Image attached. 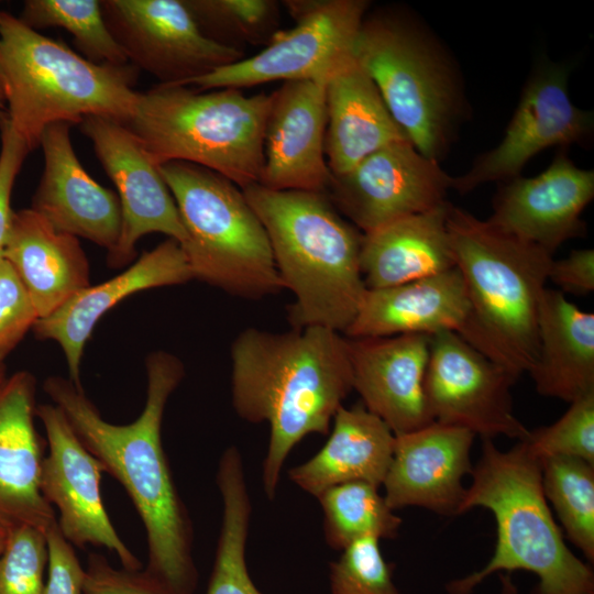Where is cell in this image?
Segmentation results:
<instances>
[{
	"instance_id": "19",
	"label": "cell",
	"mask_w": 594,
	"mask_h": 594,
	"mask_svg": "<svg viewBox=\"0 0 594 594\" xmlns=\"http://www.w3.org/2000/svg\"><path fill=\"white\" fill-rule=\"evenodd\" d=\"M346 342L353 389L395 436L435 422L424 393L430 336L346 338Z\"/></svg>"
},
{
	"instance_id": "42",
	"label": "cell",
	"mask_w": 594,
	"mask_h": 594,
	"mask_svg": "<svg viewBox=\"0 0 594 594\" xmlns=\"http://www.w3.org/2000/svg\"><path fill=\"white\" fill-rule=\"evenodd\" d=\"M561 293L579 296L594 290V251L593 249L573 250L566 257L552 261L549 276Z\"/></svg>"
},
{
	"instance_id": "36",
	"label": "cell",
	"mask_w": 594,
	"mask_h": 594,
	"mask_svg": "<svg viewBox=\"0 0 594 594\" xmlns=\"http://www.w3.org/2000/svg\"><path fill=\"white\" fill-rule=\"evenodd\" d=\"M46 535L31 526L11 528L0 553V594H43Z\"/></svg>"
},
{
	"instance_id": "29",
	"label": "cell",
	"mask_w": 594,
	"mask_h": 594,
	"mask_svg": "<svg viewBox=\"0 0 594 594\" xmlns=\"http://www.w3.org/2000/svg\"><path fill=\"white\" fill-rule=\"evenodd\" d=\"M538 356L528 372L537 392L568 403L594 393V315L558 289L542 293Z\"/></svg>"
},
{
	"instance_id": "27",
	"label": "cell",
	"mask_w": 594,
	"mask_h": 594,
	"mask_svg": "<svg viewBox=\"0 0 594 594\" xmlns=\"http://www.w3.org/2000/svg\"><path fill=\"white\" fill-rule=\"evenodd\" d=\"M446 201L425 212L363 233L361 273L366 289L396 286L455 267Z\"/></svg>"
},
{
	"instance_id": "46",
	"label": "cell",
	"mask_w": 594,
	"mask_h": 594,
	"mask_svg": "<svg viewBox=\"0 0 594 594\" xmlns=\"http://www.w3.org/2000/svg\"><path fill=\"white\" fill-rule=\"evenodd\" d=\"M2 257V251H0V258Z\"/></svg>"
},
{
	"instance_id": "7",
	"label": "cell",
	"mask_w": 594,
	"mask_h": 594,
	"mask_svg": "<svg viewBox=\"0 0 594 594\" xmlns=\"http://www.w3.org/2000/svg\"><path fill=\"white\" fill-rule=\"evenodd\" d=\"M354 55L410 143L440 163L469 112L449 51L413 13L387 9L366 13Z\"/></svg>"
},
{
	"instance_id": "15",
	"label": "cell",
	"mask_w": 594,
	"mask_h": 594,
	"mask_svg": "<svg viewBox=\"0 0 594 594\" xmlns=\"http://www.w3.org/2000/svg\"><path fill=\"white\" fill-rule=\"evenodd\" d=\"M440 163L409 141L370 154L350 170L332 175L326 190L332 205L363 233L446 202L452 186Z\"/></svg>"
},
{
	"instance_id": "6",
	"label": "cell",
	"mask_w": 594,
	"mask_h": 594,
	"mask_svg": "<svg viewBox=\"0 0 594 594\" xmlns=\"http://www.w3.org/2000/svg\"><path fill=\"white\" fill-rule=\"evenodd\" d=\"M132 64H96L0 12V84L8 120L32 151L54 123L103 117L125 124L139 98Z\"/></svg>"
},
{
	"instance_id": "43",
	"label": "cell",
	"mask_w": 594,
	"mask_h": 594,
	"mask_svg": "<svg viewBox=\"0 0 594 594\" xmlns=\"http://www.w3.org/2000/svg\"><path fill=\"white\" fill-rule=\"evenodd\" d=\"M12 527V525L0 518V553L6 547Z\"/></svg>"
},
{
	"instance_id": "33",
	"label": "cell",
	"mask_w": 594,
	"mask_h": 594,
	"mask_svg": "<svg viewBox=\"0 0 594 594\" xmlns=\"http://www.w3.org/2000/svg\"><path fill=\"white\" fill-rule=\"evenodd\" d=\"M19 19L35 31L46 28L66 30L82 56L92 63H129L107 26L98 0H26Z\"/></svg>"
},
{
	"instance_id": "1",
	"label": "cell",
	"mask_w": 594,
	"mask_h": 594,
	"mask_svg": "<svg viewBox=\"0 0 594 594\" xmlns=\"http://www.w3.org/2000/svg\"><path fill=\"white\" fill-rule=\"evenodd\" d=\"M145 369V404L140 416L128 425L105 420L82 387L69 378L48 376L43 389L133 503L146 536L145 569L175 594H194L198 572L193 556V524L162 442L165 407L184 378L185 367L176 355L158 350L147 355Z\"/></svg>"
},
{
	"instance_id": "12",
	"label": "cell",
	"mask_w": 594,
	"mask_h": 594,
	"mask_svg": "<svg viewBox=\"0 0 594 594\" xmlns=\"http://www.w3.org/2000/svg\"><path fill=\"white\" fill-rule=\"evenodd\" d=\"M517 380L458 333L430 336L424 393L435 422L466 429L483 439L525 440L529 429L516 417L510 394Z\"/></svg>"
},
{
	"instance_id": "22",
	"label": "cell",
	"mask_w": 594,
	"mask_h": 594,
	"mask_svg": "<svg viewBox=\"0 0 594 594\" xmlns=\"http://www.w3.org/2000/svg\"><path fill=\"white\" fill-rule=\"evenodd\" d=\"M194 274L182 245L167 239L142 255L119 275L74 294L50 316L37 319L38 340L59 344L72 380L80 383V362L87 341L99 319L124 298L151 288L185 284Z\"/></svg>"
},
{
	"instance_id": "32",
	"label": "cell",
	"mask_w": 594,
	"mask_h": 594,
	"mask_svg": "<svg viewBox=\"0 0 594 594\" xmlns=\"http://www.w3.org/2000/svg\"><path fill=\"white\" fill-rule=\"evenodd\" d=\"M542 490L568 538L594 561V464L552 457L541 461Z\"/></svg>"
},
{
	"instance_id": "24",
	"label": "cell",
	"mask_w": 594,
	"mask_h": 594,
	"mask_svg": "<svg viewBox=\"0 0 594 594\" xmlns=\"http://www.w3.org/2000/svg\"><path fill=\"white\" fill-rule=\"evenodd\" d=\"M470 316L466 288L454 267L409 283L366 289L344 333L354 339L452 331L463 338Z\"/></svg>"
},
{
	"instance_id": "9",
	"label": "cell",
	"mask_w": 594,
	"mask_h": 594,
	"mask_svg": "<svg viewBox=\"0 0 594 594\" xmlns=\"http://www.w3.org/2000/svg\"><path fill=\"white\" fill-rule=\"evenodd\" d=\"M158 168L187 234L182 248L194 279L249 299L284 288L266 231L240 187L187 162Z\"/></svg>"
},
{
	"instance_id": "11",
	"label": "cell",
	"mask_w": 594,
	"mask_h": 594,
	"mask_svg": "<svg viewBox=\"0 0 594 594\" xmlns=\"http://www.w3.org/2000/svg\"><path fill=\"white\" fill-rule=\"evenodd\" d=\"M100 3L107 26L129 63L161 85H187L245 57L242 50L206 36L184 0Z\"/></svg>"
},
{
	"instance_id": "34",
	"label": "cell",
	"mask_w": 594,
	"mask_h": 594,
	"mask_svg": "<svg viewBox=\"0 0 594 594\" xmlns=\"http://www.w3.org/2000/svg\"><path fill=\"white\" fill-rule=\"evenodd\" d=\"M184 1L201 32L223 45H266L278 31L279 3L273 0Z\"/></svg>"
},
{
	"instance_id": "44",
	"label": "cell",
	"mask_w": 594,
	"mask_h": 594,
	"mask_svg": "<svg viewBox=\"0 0 594 594\" xmlns=\"http://www.w3.org/2000/svg\"><path fill=\"white\" fill-rule=\"evenodd\" d=\"M8 119L7 102L3 94V89L0 84V124Z\"/></svg>"
},
{
	"instance_id": "17",
	"label": "cell",
	"mask_w": 594,
	"mask_h": 594,
	"mask_svg": "<svg viewBox=\"0 0 594 594\" xmlns=\"http://www.w3.org/2000/svg\"><path fill=\"white\" fill-rule=\"evenodd\" d=\"M593 198L594 172L579 168L560 148L539 175L501 183L486 221L553 256L561 244L585 232L581 216Z\"/></svg>"
},
{
	"instance_id": "31",
	"label": "cell",
	"mask_w": 594,
	"mask_h": 594,
	"mask_svg": "<svg viewBox=\"0 0 594 594\" xmlns=\"http://www.w3.org/2000/svg\"><path fill=\"white\" fill-rule=\"evenodd\" d=\"M323 514V534L328 546L344 550L363 539H393L402 526L398 517L378 493L365 482L332 486L317 496Z\"/></svg>"
},
{
	"instance_id": "20",
	"label": "cell",
	"mask_w": 594,
	"mask_h": 594,
	"mask_svg": "<svg viewBox=\"0 0 594 594\" xmlns=\"http://www.w3.org/2000/svg\"><path fill=\"white\" fill-rule=\"evenodd\" d=\"M69 127L64 122L51 124L41 136L44 169L31 209L56 230L110 252L121 233L120 200L82 167L73 148Z\"/></svg>"
},
{
	"instance_id": "45",
	"label": "cell",
	"mask_w": 594,
	"mask_h": 594,
	"mask_svg": "<svg viewBox=\"0 0 594 594\" xmlns=\"http://www.w3.org/2000/svg\"><path fill=\"white\" fill-rule=\"evenodd\" d=\"M7 367L4 363H0V384L7 378Z\"/></svg>"
},
{
	"instance_id": "10",
	"label": "cell",
	"mask_w": 594,
	"mask_h": 594,
	"mask_svg": "<svg viewBox=\"0 0 594 594\" xmlns=\"http://www.w3.org/2000/svg\"><path fill=\"white\" fill-rule=\"evenodd\" d=\"M296 22L278 30L257 54L223 66L185 86L199 90L253 87L270 81L323 80L351 62L370 2L288 0Z\"/></svg>"
},
{
	"instance_id": "13",
	"label": "cell",
	"mask_w": 594,
	"mask_h": 594,
	"mask_svg": "<svg viewBox=\"0 0 594 594\" xmlns=\"http://www.w3.org/2000/svg\"><path fill=\"white\" fill-rule=\"evenodd\" d=\"M568 77L564 65H539L521 90L502 141L477 156L466 173L453 177L451 188L464 195L487 183H503L520 176L524 166L546 148L590 144L593 112L572 102Z\"/></svg>"
},
{
	"instance_id": "30",
	"label": "cell",
	"mask_w": 594,
	"mask_h": 594,
	"mask_svg": "<svg viewBox=\"0 0 594 594\" xmlns=\"http://www.w3.org/2000/svg\"><path fill=\"white\" fill-rule=\"evenodd\" d=\"M216 479L222 499V521L206 594H263L246 563L252 506L238 448L229 447L223 451Z\"/></svg>"
},
{
	"instance_id": "38",
	"label": "cell",
	"mask_w": 594,
	"mask_h": 594,
	"mask_svg": "<svg viewBox=\"0 0 594 594\" xmlns=\"http://www.w3.org/2000/svg\"><path fill=\"white\" fill-rule=\"evenodd\" d=\"M38 319L32 300L10 263L0 258V363Z\"/></svg>"
},
{
	"instance_id": "14",
	"label": "cell",
	"mask_w": 594,
	"mask_h": 594,
	"mask_svg": "<svg viewBox=\"0 0 594 594\" xmlns=\"http://www.w3.org/2000/svg\"><path fill=\"white\" fill-rule=\"evenodd\" d=\"M46 433L40 488L57 508V525L74 547H102L116 553L121 566L142 569L139 558L117 532L103 504L102 463L82 444L63 411L53 403L36 407Z\"/></svg>"
},
{
	"instance_id": "35",
	"label": "cell",
	"mask_w": 594,
	"mask_h": 594,
	"mask_svg": "<svg viewBox=\"0 0 594 594\" xmlns=\"http://www.w3.org/2000/svg\"><path fill=\"white\" fill-rule=\"evenodd\" d=\"M570 404L554 424L529 430L521 441L540 462L552 457H570L594 464V393Z\"/></svg>"
},
{
	"instance_id": "16",
	"label": "cell",
	"mask_w": 594,
	"mask_h": 594,
	"mask_svg": "<svg viewBox=\"0 0 594 594\" xmlns=\"http://www.w3.org/2000/svg\"><path fill=\"white\" fill-rule=\"evenodd\" d=\"M79 129L90 140L119 195L122 227L116 246L108 252V265L120 268L130 264L139 240L150 233L166 234L183 245L187 234L170 190L131 131L103 117L85 118Z\"/></svg>"
},
{
	"instance_id": "4",
	"label": "cell",
	"mask_w": 594,
	"mask_h": 594,
	"mask_svg": "<svg viewBox=\"0 0 594 594\" xmlns=\"http://www.w3.org/2000/svg\"><path fill=\"white\" fill-rule=\"evenodd\" d=\"M447 230L471 307L463 339L518 378L538 356L539 306L553 257L453 205Z\"/></svg>"
},
{
	"instance_id": "5",
	"label": "cell",
	"mask_w": 594,
	"mask_h": 594,
	"mask_svg": "<svg viewBox=\"0 0 594 594\" xmlns=\"http://www.w3.org/2000/svg\"><path fill=\"white\" fill-rule=\"evenodd\" d=\"M459 514L474 507L492 512L497 542L486 565L448 583V594H471L498 571L524 570L539 579L540 594H594V574L563 541L542 490L541 462L519 441L501 451L483 439Z\"/></svg>"
},
{
	"instance_id": "2",
	"label": "cell",
	"mask_w": 594,
	"mask_h": 594,
	"mask_svg": "<svg viewBox=\"0 0 594 594\" xmlns=\"http://www.w3.org/2000/svg\"><path fill=\"white\" fill-rule=\"evenodd\" d=\"M231 363L237 415L270 426L262 483L272 501L290 451L311 433L327 435L353 389L346 338L321 326L246 328L232 342Z\"/></svg>"
},
{
	"instance_id": "39",
	"label": "cell",
	"mask_w": 594,
	"mask_h": 594,
	"mask_svg": "<svg viewBox=\"0 0 594 594\" xmlns=\"http://www.w3.org/2000/svg\"><path fill=\"white\" fill-rule=\"evenodd\" d=\"M82 594H175L146 569L116 568L100 553H89Z\"/></svg>"
},
{
	"instance_id": "8",
	"label": "cell",
	"mask_w": 594,
	"mask_h": 594,
	"mask_svg": "<svg viewBox=\"0 0 594 594\" xmlns=\"http://www.w3.org/2000/svg\"><path fill=\"white\" fill-rule=\"evenodd\" d=\"M271 94L240 89L194 90L161 85L139 92L124 124L150 160L196 164L230 179L241 189L258 184Z\"/></svg>"
},
{
	"instance_id": "25",
	"label": "cell",
	"mask_w": 594,
	"mask_h": 594,
	"mask_svg": "<svg viewBox=\"0 0 594 594\" xmlns=\"http://www.w3.org/2000/svg\"><path fill=\"white\" fill-rule=\"evenodd\" d=\"M2 257L18 274L38 319L90 285L88 258L78 238L56 230L31 208L14 211Z\"/></svg>"
},
{
	"instance_id": "21",
	"label": "cell",
	"mask_w": 594,
	"mask_h": 594,
	"mask_svg": "<svg viewBox=\"0 0 594 594\" xmlns=\"http://www.w3.org/2000/svg\"><path fill=\"white\" fill-rule=\"evenodd\" d=\"M474 433L459 427L432 422L395 436L391 465L382 485L393 509L424 507L442 515H459L472 472L470 459Z\"/></svg>"
},
{
	"instance_id": "3",
	"label": "cell",
	"mask_w": 594,
	"mask_h": 594,
	"mask_svg": "<svg viewBox=\"0 0 594 594\" xmlns=\"http://www.w3.org/2000/svg\"><path fill=\"white\" fill-rule=\"evenodd\" d=\"M242 190L266 231L284 288L294 294L287 309L293 328L344 332L366 290L360 264L363 233L326 193L260 184Z\"/></svg>"
},
{
	"instance_id": "23",
	"label": "cell",
	"mask_w": 594,
	"mask_h": 594,
	"mask_svg": "<svg viewBox=\"0 0 594 594\" xmlns=\"http://www.w3.org/2000/svg\"><path fill=\"white\" fill-rule=\"evenodd\" d=\"M36 381L19 371L0 384V518L46 532L57 524L40 488L44 441L37 433Z\"/></svg>"
},
{
	"instance_id": "37",
	"label": "cell",
	"mask_w": 594,
	"mask_h": 594,
	"mask_svg": "<svg viewBox=\"0 0 594 594\" xmlns=\"http://www.w3.org/2000/svg\"><path fill=\"white\" fill-rule=\"evenodd\" d=\"M329 584L331 594H402L393 582L380 540L373 538L342 550L339 559L330 563Z\"/></svg>"
},
{
	"instance_id": "18",
	"label": "cell",
	"mask_w": 594,
	"mask_h": 594,
	"mask_svg": "<svg viewBox=\"0 0 594 594\" xmlns=\"http://www.w3.org/2000/svg\"><path fill=\"white\" fill-rule=\"evenodd\" d=\"M326 81H285L271 94L260 185L326 193L332 174L324 153Z\"/></svg>"
},
{
	"instance_id": "28",
	"label": "cell",
	"mask_w": 594,
	"mask_h": 594,
	"mask_svg": "<svg viewBox=\"0 0 594 594\" xmlns=\"http://www.w3.org/2000/svg\"><path fill=\"white\" fill-rule=\"evenodd\" d=\"M394 444L392 430L363 405L341 406L324 446L308 461L292 468L289 479L315 497L350 482L380 487L391 465Z\"/></svg>"
},
{
	"instance_id": "40",
	"label": "cell",
	"mask_w": 594,
	"mask_h": 594,
	"mask_svg": "<svg viewBox=\"0 0 594 594\" xmlns=\"http://www.w3.org/2000/svg\"><path fill=\"white\" fill-rule=\"evenodd\" d=\"M48 575L43 594H82L85 568L58 525L46 532Z\"/></svg>"
},
{
	"instance_id": "26",
	"label": "cell",
	"mask_w": 594,
	"mask_h": 594,
	"mask_svg": "<svg viewBox=\"0 0 594 594\" xmlns=\"http://www.w3.org/2000/svg\"><path fill=\"white\" fill-rule=\"evenodd\" d=\"M326 110L324 153L332 175L350 170L382 147L409 141L355 57L326 81Z\"/></svg>"
},
{
	"instance_id": "41",
	"label": "cell",
	"mask_w": 594,
	"mask_h": 594,
	"mask_svg": "<svg viewBox=\"0 0 594 594\" xmlns=\"http://www.w3.org/2000/svg\"><path fill=\"white\" fill-rule=\"evenodd\" d=\"M0 251H2L8 241L14 215L10 204L13 185L25 156L31 151L12 129L8 119L0 124Z\"/></svg>"
}]
</instances>
